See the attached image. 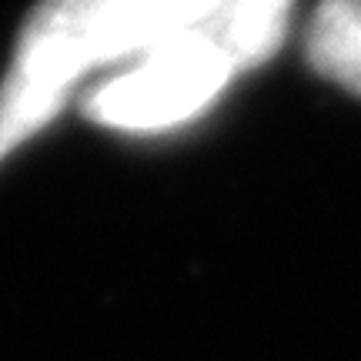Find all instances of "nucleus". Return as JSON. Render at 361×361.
Wrapping results in <instances>:
<instances>
[{
  "label": "nucleus",
  "instance_id": "20e7f679",
  "mask_svg": "<svg viewBox=\"0 0 361 361\" xmlns=\"http://www.w3.org/2000/svg\"><path fill=\"white\" fill-rule=\"evenodd\" d=\"M295 0H224L211 17L238 71L268 61L284 40Z\"/></svg>",
  "mask_w": 361,
  "mask_h": 361
},
{
  "label": "nucleus",
  "instance_id": "7ed1b4c3",
  "mask_svg": "<svg viewBox=\"0 0 361 361\" xmlns=\"http://www.w3.org/2000/svg\"><path fill=\"white\" fill-rule=\"evenodd\" d=\"M314 71L361 97V0H324L308 30Z\"/></svg>",
  "mask_w": 361,
  "mask_h": 361
},
{
  "label": "nucleus",
  "instance_id": "f257e3e1",
  "mask_svg": "<svg viewBox=\"0 0 361 361\" xmlns=\"http://www.w3.org/2000/svg\"><path fill=\"white\" fill-rule=\"evenodd\" d=\"M224 0H44L0 87V164L61 114L97 67L154 51L211 20Z\"/></svg>",
  "mask_w": 361,
  "mask_h": 361
},
{
  "label": "nucleus",
  "instance_id": "f03ea898",
  "mask_svg": "<svg viewBox=\"0 0 361 361\" xmlns=\"http://www.w3.org/2000/svg\"><path fill=\"white\" fill-rule=\"evenodd\" d=\"M238 74L211 20L141 54L128 71L90 90L87 114L114 130L157 134L204 114Z\"/></svg>",
  "mask_w": 361,
  "mask_h": 361
}]
</instances>
